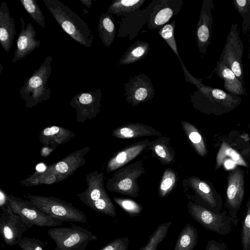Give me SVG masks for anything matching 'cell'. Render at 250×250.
<instances>
[{
	"label": "cell",
	"instance_id": "cell-1",
	"mask_svg": "<svg viewBox=\"0 0 250 250\" xmlns=\"http://www.w3.org/2000/svg\"><path fill=\"white\" fill-rule=\"evenodd\" d=\"M187 82L194 84L196 90L190 96L197 108L208 113L221 115L235 109L241 102V98L219 88L204 85L202 79L185 74Z\"/></svg>",
	"mask_w": 250,
	"mask_h": 250
},
{
	"label": "cell",
	"instance_id": "cell-2",
	"mask_svg": "<svg viewBox=\"0 0 250 250\" xmlns=\"http://www.w3.org/2000/svg\"><path fill=\"white\" fill-rule=\"evenodd\" d=\"M55 21L73 41L90 47L93 36L87 23L68 6L58 0H43Z\"/></svg>",
	"mask_w": 250,
	"mask_h": 250
},
{
	"label": "cell",
	"instance_id": "cell-3",
	"mask_svg": "<svg viewBox=\"0 0 250 250\" xmlns=\"http://www.w3.org/2000/svg\"><path fill=\"white\" fill-rule=\"evenodd\" d=\"M104 179L103 171L99 173L96 170L88 173L85 177L87 188L76 196L92 210L114 217L116 208L104 188Z\"/></svg>",
	"mask_w": 250,
	"mask_h": 250
},
{
	"label": "cell",
	"instance_id": "cell-4",
	"mask_svg": "<svg viewBox=\"0 0 250 250\" xmlns=\"http://www.w3.org/2000/svg\"><path fill=\"white\" fill-rule=\"evenodd\" d=\"M52 58L48 56L40 67L28 77L20 89L21 98L25 102V107L32 108L48 100L51 96V89L46 84L51 76Z\"/></svg>",
	"mask_w": 250,
	"mask_h": 250
},
{
	"label": "cell",
	"instance_id": "cell-5",
	"mask_svg": "<svg viewBox=\"0 0 250 250\" xmlns=\"http://www.w3.org/2000/svg\"><path fill=\"white\" fill-rule=\"evenodd\" d=\"M24 197L47 215L63 222H87L86 215L73 204L52 196L35 195L30 193Z\"/></svg>",
	"mask_w": 250,
	"mask_h": 250
},
{
	"label": "cell",
	"instance_id": "cell-6",
	"mask_svg": "<svg viewBox=\"0 0 250 250\" xmlns=\"http://www.w3.org/2000/svg\"><path fill=\"white\" fill-rule=\"evenodd\" d=\"M48 235L56 244L55 250H85L88 244L97 239L90 231L72 225L69 227H53Z\"/></svg>",
	"mask_w": 250,
	"mask_h": 250
},
{
	"label": "cell",
	"instance_id": "cell-7",
	"mask_svg": "<svg viewBox=\"0 0 250 250\" xmlns=\"http://www.w3.org/2000/svg\"><path fill=\"white\" fill-rule=\"evenodd\" d=\"M142 161L123 167L115 171L107 180L106 189L131 197H139L138 179L145 172Z\"/></svg>",
	"mask_w": 250,
	"mask_h": 250
},
{
	"label": "cell",
	"instance_id": "cell-8",
	"mask_svg": "<svg viewBox=\"0 0 250 250\" xmlns=\"http://www.w3.org/2000/svg\"><path fill=\"white\" fill-rule=\"evenodd\" d=\"M244 45L240 37L238 24L232 23L219 61L227 65L245 86L242 59Z\"/></svg>",
	"mask_w": 250,
	"mask_h": 250
},
{
	"label": "cell",
	"instance_id": "cell-9",
	"mask_svg": "<svg viewBox=\"0 0 250 250\" xmlns=\"http://www.w3.org/2000/svg\"><path fill=\"white\" fill-rule=\"evenodd\" d=\"M187 207L190 215L206 229L224 235L231 232L232 220L227 211L215 213L191 202Z\"/></svg>",
	"mask_w": 250,
	"mask_h": 250
},
{
	"label": "cell",
	"instance_id": "cell-10",
	"mask_svg": "<svg viewBox=\"0 0 250 250\" xmlns=\"http://www.w3.org/2000/svg\"><path fill=\"white\" fill-rule=\"evenodd\" d=\"M7 198L12 211L27 224L41 227H55L62 224V222L43 213L28 200L11 194H7Z\"/></svg>",
	"mask_w": 250,
	"mask_h": 250
},
{
	"label": "cell",
	"instance_id": "cell-11",
	"mask_svg": "<svg viewBox=\"0 0 250 250\" xmlns=\"http://www.w3.org/2000/svg\"><path fill=\"white\" fill-rule=\"evenodd\" d=\"M244 193V172L240 167H236L229 172L228 176L225 202L232 224L235 226L238 222L237 213L243 202Z\"/></svg>",
	"mask_w": 250,
	"mask_h": 250
},
{
	"label": "cell",
	"instance_id": "cell-12",
	"mask_svg": "<svg viewBox=\"0 0 250 250\" xmlns=\"http://www.w3.org/2000/svg\"><path fill=\"white\" fill-rule=\"evenodd\" d=\"M0 233L5 244L9 246L18 245L23 233L33 226L24 222L14 213L9 204L1 209Z\"/></svg>",
	"mask_w": 250,
	"mask_h": 250
},
{
	"label": "cell",
	"instance_id": "cell-13",
	"mask_svg": "<svg viewBox=\"0 0 250 250\" xmlns=\"http://www.w3.org/2000/svg\"><path fill=\"white\" fill-rule=\"evenodd\" d=\"M102 90L81 92L74 96L69 102L70 105L75 109L76 122L83 123L94 118L100 112L102 105Z\"/></svg>",
	"mask_w": 250,
	"mask_h": 250
},
{
	"label": "cell",
	"instance_id": "cell-14",
	"mask_svg": "<svg viewBox=\"0 0 250 250\" xmlns=\"http://www.w3.org/2000/svg\"><path fill=\"white\" fill-rule=\"evenodd\" d=\"M124 85L126 101L133 106L152 99L155 94V89L150 79L145 73L130 77L129 81Z\"/></svg>",
	"mask_w": 250,
	"mask_h": 250
},
{
	"label": "cell",
	"instance_id": "cell-15",
	"mask_svg": "<svg viewBox=\"0 0 250 250\" xmlns=\"http://www.w3.org/2000/svg\"><path fill=\"white\" fill-rule=\"evenodd\" d=\"M90 148V146H85L69 154L60 161L47 166L43 173L55 175L60 182L67 179L85 164L84 156Z\"/></svg>",
	"mask_w": 250,
	"mask_h": 250
},
{
	"label": "cell",
	"instance_id": "cell-16",
	"mask_svg": "<svg viewBox=\"0 0 250 250\" xmlns=\"http://www.w3.org/2000/svg\"><path fill=\"white\" fill-rule=\"evenodd\" d=\"M214 8L213 0H204L196 29L197 47L202 58L206 55L207 48L211 43Z\"/></svg>",
	"mask_w": 250,
	"mask_h": 250
},
{
	"label": "cell",
	"instance_id": "cell-17",
	"mask_svg": "<svg viewBox=\"0 0 250 250\" xmlns=\"http://www.w3.org/2000/svg\"><path fill=\"white\" fill-rule=\"evenodd\" d=\"M183 4L182 0H158L147 18L148 28L160 29L178 14Z\"/></svg>",
	"mask_w": 250,
	"mask_h": 250
},
{
	"label": "cell",
	"instance_id": "cell-18",
	"mask_svg": "<svg viewBox=\"0 0 250 250\" xmlns=\"http://www.w3.org/2000/svg\"><path fill=\"white\" fill-rule=\"evenodd\" d=\"M188 182L190 188L201 200L202 207L215 213L221 212V197L207 182L196 177H189Z\"/></svg>",
	"mask_w": 250,
	"mask_h": 250
},
{
	"label": "cell",
	"instance_id": "cell-19",
	"mask_svg": "<svg viewBox=\"0 0 250 250\" xmlns=\"http://www.w3.org/2000/svg\"><path fill=\"white\" fill-rule=\"evenodd\" d=\"M20 20L21 31L18 36L12 63L23 59L41 45V42L36 39V31L33 25L28 22L25 25L24 20L22 17Z\"/></svg>",
	"mask_w": 250,
	"mask_h": 250
},
{
	"label": "cell",
	"instance_id": "cell-20",
	"mask_svg": "<svg viewBox=\"0 0 250 250\" xmlns=\"http://www.w3.org/2000/svg\"><path fill=\"white\" fill-rule=\"evenodd\" d=\"M150 144L148 140L139 141L128 145L115 153L108 161L105 171L107 173L117 170L134 159Z\"/></svg>",
	"mask_w": 250,
	"mask_h": 250
},
{
	"label": "cell",
	"instance_id": "cell-21",
	"mask_svg": "<svg viewBox=\"0 0 250 250\" xmlns=\"http://www.w3.org/2000/svg\"><path fill=\"white\" fill-rule=\"evenodd\" d=\"M16 33L14 17L11 16L7 4L2 1L0 6V42L9 52Z\"/></svg>",
	"mask_w": 250,
	"mask_h": 250
},
{
	"label": "cell",
	"instance_id": "cell-22",
	"mask_svg": "<svg viewBox=\"0 0 250 250\" xmlns=\"http://www.w3.org/2000/svg\"><path fill=\"white\" fill-rule=\"evenodd\" d=\"M75 136L72 131L57 125L43 128L39 134V142L46 146H57L63 144Z\"/></svg>",
	"mask_w": 250,
	"mask_h": 250
},
{
	"label": "cell",
	"instance_id": "cell-23",
	"mask_svg": "<svg viewBox=\"0 0 250 250\" xmlns=\"http://www.w3.org/2000/svg\"><path fill=\"white\" fill-rule=\"evenodd\" d=\"M162 133L150 126L141 123H129L112 131V135L119 139H133L141 137L158 136Z\"/></svg>",
	"mask_w": 250,
	"mask_h": 250
},
{
	"label": "cell",
	"instance_id": "cell-24",
	"mask_svg": "<svg viewBox=\"0 0 250 250\" xmlns=\"http://www.w3.org/2000/svg\"><path fill=\"white\" fill-rule=\"evenodd\" d=\"M214 72L224 81V88L226 91L237 96L247 95L246 89L242 83L224 63L217 61L211 75Z\"/></svg>",
	"mask_w": 250,
	"mask_h": 250
},
{
	"label": "cell",
	"instance_id": "cell-25",
	"mask_svg": "<svg viewBox=\"0 0 250 250\" xmlns=\"http://www.w3.org/2000/svg\"><path fill=\"white\" fill-rule=\"evenodd\" d=\"M147 149L151 151L152 156L157 158L162 165H170L175 162V152L169 137L160 136L150 141Z\"/></svg>",
	"mask_w": 250,
	"mask_h": 250
},
{
	"label": "cell",
	"instance_id": "cell-26",
	"mask_svg": "<svg viewBox=\"0 0 250 250\" xmlns=\"http://www.w3.org/2000/svg\"><path fill=\"white\" fill-rule=\"evenodd\" d=\"M149 48L147 42L138 40L123 53L119 64H130L144 59L147 55Z\"/></svg>",
	"mask_w": 250,
	"mask_h": 250
},
{
	"label": "cell",
	"instance_id": "cell-27",
	"mask_svg": "<svg viewBox=\"0 0 250 250\" xmlns=\"http://www.w3.org/2000/svg\"><path fill=\"white\" fill-rule=\"evenodd\" d=\"M98 28L102 43L106 47H109L114 41L116 31L112 15L107 12L102 14L99 20Z\"/></svg>",
	"mask_w": 250,
	"mask_h": 250
},
{
	"label": "cell",
	"instance_id": "cell-28",
	"mask_svg": "<svg viewBox=\"0 0 250 250\" xmlns=\"http://www.w3.org/2000/svg\"><path fill=\"white\" fill-rule=\"evenodd\" d=\"M198 240V234L196 229L188 223L181 230L174 250H193Z\"/></svg>",
	"mask_w": 250,
	"mask_h": 250
},
{
	"label": "cell",
	"instance_id": "cell-29",
	"mask_svg": "<svg viewBox=\"0 0 250 250\" xmlns=\"http://www.w3.org/2000/svg\"><path fill=\"white\" fill-rule=\"evenodd\" d=\"M183 128L195 151L200 156L204 157L207 153L203 138L197 128L191 123L183 121Z\"/></svg>",
	"mask_w": 250,
	"mask_h": 250
},
{
	"label": "cell",
	"instance_id": "cell-30",
	"mask_svg": "<svg viewBox=\"0 0 250 250\" xmlns=\"http://www.w3.org/2000/svg\"><path fill=\"white\" fill-rule=\"evenodd\" d=\"M145 0H112L108 6L107 12L121 16L125 13L134 12L139 9Z\"/></svg>",
	"mask_w": 250,
	"mask_h": 250
},
{
	"label": "cell",
	"instance_id": "cell-31",
	"mask_svg": "<svg viewBox=\"0 0 250 250\" xmlns=\"http://www.w3.org/2000/svg\"><path fill=\"white\" fill-rule=\"evenodd\" d=\"M228 157H229V160H231L236 164L247 167V164L241 155L228 144L224 142L222 143L217 155L215 170H217L222 167L225 159Z\"/></svg>",
	"mask_w": 250,
	"mask_h": 250
},
{
	"label": "cell",
	"instance_id": "cell-32",
	"mask_svg": "<svg viewBox=\"0 0 250 250\" xmlns=\"http://www.w3.org/2000/svg\"><path fill=\"white\" fill-rule=\"evenodd\" d=\"M172 222H166L160 224L150 235L147 244L139 250H157L158 245L166 237Z\"/></svg>",
	"mask_w": 250,
	"mask_h": 250
},
{
	"label": "cell",
	"instance_id": "cell-33",
	"mask_svg": "<svg viewBox=\"0 0 250 250\" xmlns=\"http://www.w3.org/2000/svg\"><path fill=\"white\" fill-rule=\"evenodd\" d=\"M177 180L175 171L171 168H166L163 172L160 184L158 195L164 198L168 195L172 191Z\"/></svg>",
	"mask_w": 250,
	"mask_h": 250
},
{
	"label": "cell",
	"instance_id": "cell-34",
	"mask_svg": "<svg viewBox=\"0 0 250 250\" xmlns=\"http://www.w3.org/2000/svg\"><path fill=\"white\" fill-rule=\"evenodd\" d=\"M175 22V21L173 20L170 23L165 24L159 30L158 33L166 42L170 48L176 55L182 65V67H184V65L180 57L174 36Z\"/></svg>",
	"mask_w": 250,
	"mask_h": 250
},
{
	"label": "cell",
	"instance_id": "cell-35",
	"mask_svg": "<svg viewBox=\"0 0 250 250\" xmlns=\"http://www.w3.org/2000/svg\"><path fill=\"white\" fill-rule=\"evenodd\" d=\"M235 9L242 17V33L247 34L250 29V0H235L233 1Z\"/></svg>",
	"mask_w": 250,
	"mask_h": 250
},
{
	"label": "cell",
	"instance_id": "cell-36",
	"mask_svg": "<svg viewBox=\"0 0 250 250\" xmlns=\"http://www.w3.org/2000/svg\"><path fill=\"white\" fill-rule=\"evenodd\" d=\"M21 4L32 19L42 27L44 28V16L36 0H20Z\"/></svg>",
	"mask_w": 250,
	"mask_h": 250
},
{
	"label": "cell",
	"instance_id": "cell-37",
	"mask_svg": "<svg viewBox=\"0 0 250 250\" xmlns=\"http://www.w3.org/2000/svg\"><path fill=\"white\" fill-rule=\"evenodd\" d=\"M113 199L118 206L131 217L139 216L143 211V206L133 200L120 197H114Z\"/></svg>",
	"mask_w": 250,
	"mask_h": 250
},
{
	"label": "cell",
	"instance_id": "cell-38",
	"mask_svg": "<svg viewBox=\"0 0 250 250\" xmlns=\"http://www.w3.org/2000/svg\"><path fill=\"white\" fill-rule=\"evenodd\" d=\"M241 244L243 250H250V196L247 204V211L242 222Z\"/></svg>",
	"mask_w": 250,
	"mask_h": 250
},
{
	"label": "cell",
	"instance_id": "cell-39",
	"mask_svg": "<svg viewBox=\"0 0 250 250\" xmlns=\"http://www.w3.org/2000/svg\"><path fill=\"white\" fill-rule=\"evenodd\" d=\"M128 245L127 237L118 238L109 242L100 250H127Z\"/></svg>",
	"mask_w": 250,
	"mask_h": 250
},
{
	"label": "cell",
	"instance_id": "cell-40",
	"mask_svg": "<svg viewBox=\"0 0 250 250\" xmlns=\"http://www.w3.org/2000/svg\"><path fill=\"white\" fill-rule=\"evenodd\" d=\"M205 250H228V248L225 242L211 239L208 240Z\"/></svg>",
	"mask_w": 250,
	"mask_h": 250
},
{
	"label": "cell",
	"instance_id": "cell-41",
	"mask_svg": "<svg viewBox=\"0 0 250 250\" xmlns=\"http://www.w3.org/2000/svg\"><path fill=\"white\" fill-rule=\"evenodd\" d=\"M8 204L7 194L1 188L0 189V209L6 207Z\"/></svg>",
	"mask_w": 250,
	"mask_h": 250
},
{
	"label": "cell",
	"instance_id": "cell-42",
	"mask_svg": "<svg viewBox=\"0 0 250 250\" xmlns=\"http://www.w3.org/2000/svg\"><path fill=\"white\" fill-rule=\"evenodd\" d=\"M81 2L87 8H90L92 5V0H80Z\"/></svg>",
	"mask_w": 250,
	"mask_h": 250
},
{
	"label": "cell",
	"instance_id": "cell-43",
	"mask_svg": "<svg viewBox=\"0 0 250 250\" xmlns=\"http://www.w3.org/2000/svg\"><path fill=\"white\" fill-rule=\"evenodd\" d=\"M249 43H250V47H249V50L248 59L249 60H250V38H249Z\"/></svg>",
	"mask_w": 250,
	"mask_h": 250
},
{
	"label": "cell",
	"instance_id": "cell-44",
	"mask_svg": "<svg viewBox=\"0 0 250 250\" xmlns=\"http://www.w3.org/2000/svg\"><path fill=\"white\" fill-rule=\"evenodd\" d=\"M83 11H85V10H84V9H83ZM86 12H84V14H86V13H88V11H87V10H86Z\"/></svg>",
	"mask_w": 250,
	"mask_h": 250
},
{
	"label": "cell",
	"instance_id": "cell-45",
	"mask_svg": "<svg viewBox=\"0 0 250 250\" xmlns=\"http://www.w3.org/2000/svg\"><path fill=\"white\" fill-rule=\"evenodd\" d=\"M0 67H1V69H0V73H1V69H2V65H1V64H0Z\"/></svg>",
	"mask_w": 250,
	"mask_h": 250
}]
</instances>
